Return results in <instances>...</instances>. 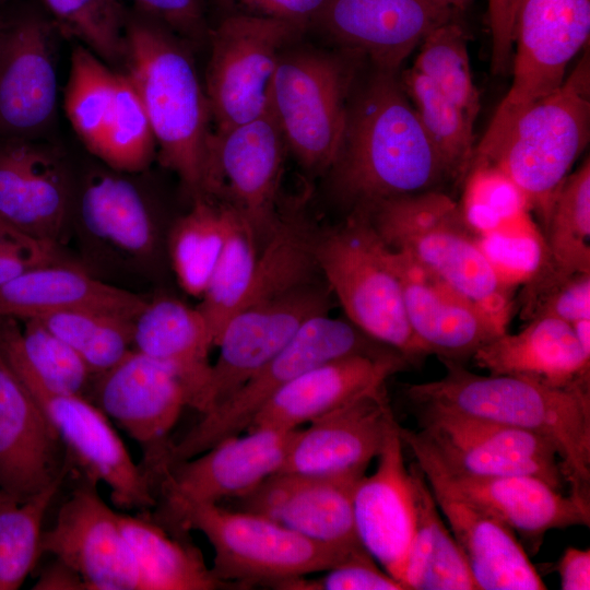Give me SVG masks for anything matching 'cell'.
<instances>
[{
  "instance_id": "1",
  "label": "cell",
  "mask_w": 590,
  "mask_h": 590,
  "mask_svg": "<svg viewBox=\"0 0 590 590\" xmlns=\"http://www.w3.org/2000/svg\"><path fill=\"white\" fill-rule=\"evenodd\" d=\"M333 188L353 211L390 198L438 190L451 179L397 73L377 70L347 106L332 166Z\"/></svg>"
},
{
  "instance_id": "2",
  "label": "cell",
  "mask_w": 590,
  "mask_h": 590,
  "mask_svg": "<svg viewBox=\"0 0 590 590\" xmlns=\"http://www.w3.org/2000/svg\"><path fill=\"white\" fill-rule=\"evenodd\" d=\"M438 380L410 385L415 409L463 413L538 434L550 440L569 494L590 503V387H553L533 379L482 376L440 358Z\"/></svg>"
},
{
  "instance_id": "3",
  "label": "cell",
  "mask_w": 590,
  "mask_h": 590,
  "mask_svg": "<svg viewBox=\"0 0 590 590\" xmlns=\"http://www.w3.org/2000/svg\"><path fill=\"white\" fill-rule=\"evenodd\" d=\"M123 71L146 111L161 164L196 198L205 193L211 114L180 39L156 20L129 13Z\"/></svg>"
},
{
  "instance_id": "4",
  "label": "cell",
  "mask_w": 590,
  "mask_h": 590,
  "mask_svg": "<svg viewBox=\"0 0 590 590\" xmlns=\"http://www.w3.org/2000/svg\"><path fill=\"white\" fill-rule=\"evenodd\" d=\"M359 212L390 248L408 253L507 331L514 286L499 274L453 199L429 190L382 200Z\"/></svg>"
},
{
  "instance_id": "5",
  "label": "cell",
  "mask_w": 590,
  "mask_h": 590,
  "mask_svg": "<svg viewBox=\"0 0 590 590\" xmlns=\"http://www.w3.org/2000/svg\"><path fill=\"white\" fill-rule=\"evenodd\" d=\"M589 138L587 51L558 87L526 106L489 149L473 156L470 169H497L518 188L544 225L555 192Z\"/></svg>"
},
{
  "instance_id": "6",
  "label": "cell",
  "mask_w": 590,
  "mask_h": 590,
  "mask_svg": "<svg viewBox=\"0 0 590 590\" xmlns=\"http://www.w3.org/2000/svg\"><path fill=\"white\" fill-rule=\"evenodd\" d=\"M166 514L179 530L204 534L214 551L211 571L226 586L278 589L286 581L326 571L365 550L320 543L260 515L219 504L166 505Z\"/></svg>"
},
{
  "instance_id": "7",
  "label": "cell",
  "mask_w": 590,
  "mask_h": 590,
  "mask_svg": "<svg viewBox=\"0 0 590 590\" xmlns=\"http://www.w3.org/2000/svg\"><path fill=\"white\" fill-rule=\"evenodd\" d=\"M314 250L347 320L411 365L427 356L409 324L390 247L365 213L353 211L345 223L316 237Z\"/></svg>"
},
{
  "instance_id": "8",
  "label": "cell",
  "mask_w": 590,
  "mask_h": 590,
  "mask_svg": "<svg viewBox=\"0 0 590 590\" xmlns=\"http://www.w3.org/2000/svg\"><path fill=\"white\" fill-rule=\"evenodd\" d=\"M0 349L60 437L76 468L104 482L116 508L146 512L155 485L137 464L109 417L90 399L52 390L34 371L21 344V324L0 319Z\"/></svg>"
},
{
  "instance_id": "9",
  "label": "cell",
  "mask_w": 590,
  "mask_h": 590,
  "mask_svg": "<svg viewBox=\"0 0 590 590\" xmlns=\"http://www.w3.org/2000/svg\"><path fill=\"white\" fill-rule=\"evenodd\" d=\"M393 351L347 319L331 317L329 312L316 315L233 394L202 414L203 417L178 442H172L165 463L169 467L187 460L223 439L246 432L274 393L316 366L347 356L381 355Z\"/></svg>"
},
{
  "instance_id": "10",
  "label": "cell",
  "mask_w": 590,
  "mask_h": 590,
  "mask_svg": "<svg viewBox=\"0 0 590 590\" xmlns=\"http://www.w3.org/2000/svg\"><path fill=\"white\" fill-rule=\"evenodd\" d=\"M352 72L340 58L319 51L280 56L268 109L288 149L307 170H329L346 118Z\"/></svg>"
},
{
  "instance_id": "11",
  "label": "cell",
  "mask_w": 590,
  "mask_h": 590,
  "mask_svg": "<svg viewBox=\"0 0 590 590\" xmlns=\"http://www.w3.org/2000/svg\"><path fill=\"white\" fill-rule=\"evenodd\" d=\"M300 30L282 20L241 13L224 17L209 32L205 95L215 132L267 111L281 49Z\"/></svg>"
},
{
  "instance_id": "12",
  "label": "cell",
  "mask_w": 590,
  "mask_h": 590,
  "mask_svg": "<svg viewBox=\"0 0 590 590\" xmlns=\"http://www.w3.org/2000/svg\"><path fill=\"white\" fill-rule=\"evenodd\" d=\"M399 433L422 469L465 556L477 590L546 589L515 532L448 482L425 436L401 426Z\"/></svg>"
},
{
  "instance_id": "13",
  "label": "cell",
  "mask_w": 590,
  "mask_h": 590,
  "mask_svg": "<svg viewBox=\"0 0 590 590\" xmlns=\"http://www.w3.org/2000/svg\"><path fill=\"white\" fill-rule=\"evenodd\" d=\"M416 411L420 432L450 470L477 476L534 475L556 489L563 488L557 451L546 438L463 413Z\"/></svg>"
},
{
  "instance_id": "14",
  "label": "cell",
  "mask_w": 590,
  "mask_h": 590,
  "mask_svg": "<svg viewBox=\"0 0 590 590\" xmlns=\"http://www.w3.org/2000/svg\"><path fill=\"white\" fill-rule=\"evenodd\" d=\"M90 400L139 444L143 452L140 464L156 485L172 445L169 434L187 406L176 375L132 349L96 375Z\"/></svg>"
},
{
  "instance_id": "15",
  "label": "cell",
  "mask_w": 590,
  "mask_h": 590,
  "mask_svg": "<svg viewBox=\"0 0 590 590\" xmlns=\"http://www.w3.org/2000/svg\"><path fill=\"white\" fill-rule=\"evenodd\" d=\"M79 472V482L61 504L55 523L43 530L42 554L54 555L75 571L88 590H140L118 512L99 496L98 481Z\"/></svg>"
},
{
  "instance_id": "16",
  "label": "cell",
  "mask_w": 590,
  "mask_h": 590,
  "mask_svg": "<svg viewBox=\"0 0 590 590\" xmlns=\"http://www.w3.org/2000/svg\"><path fill=\"white\" fill-rule=\"evenodd\" d=\"M2 14L0 138L42 139L56 117V28L32 11Z\"/></svg>"
},
{
  "instance_id": "17",
  "label": "cell",
  "mask_w": 590,
  "mask_h": 590,
  "mask_svg": "<svg viewBox=\"0 0 590 590\" xmlns=\"http://www.w3.org/2000/svg\"><path fill=\"white\" fill-rule=\"evenodd\" d=\"M331 291L318 281L243 305L225 324L212 364L209 412L268 363L311 317L328 312ZM203 413V414H204Z\"/></svg>"
},
{
  "instance_id": "18",
  "label": "cell",
  "mask_w": 590,
  "mask_h": 590,
  "mask_svg": "<svg viewBox=\"0 0 590 590\" xmlns=\"http://www.w3.org/2000/svg\"><path fill=\"white\" fill-rule=\"evenodd\" d=\"M285 150L269 109L211 134L204 194L225 197L248 220L258 239H266L280 217L275 204Z\"/></svg>"
},
{
  "instance_id": "19",
  "label": "cell",
  "mask_w": 590,
  "mask_h": 590,
  "mask_svg": "<svg viewBox=\"0 0 590 590\" xmlns=\"http://www.w3.org/2000/svg\"><path fill=\"white\" fill-rule=\"evenodd\" d=\"M296 429L255 427L246 435L223 439L169 465L157 489L166 505L219 504L243 497L280 470Z\"/></svg>"
},
{
  "instance_id": "20",
  "label": "cell",
  "mask_w": 590,
  "mask_h": 590,
  "mask_svg": "<svg viewBox=\"0 0 590 590\" xmlns=\"http://www.w3.org/2000/svg\"><path fill=\"white\" fill-rule=\"evenodd\" d=\"M386 386L297 428L276 473L363 476L396 424Z\"/></svg>"
},
{
  "instance_id": "21",
  "label": "cell",
  "mask_w": 590,
  "mask_h": 590,
  "mask_svg": "<svg viewBox=\"0 0 590 590\" xmlns=\"http://www.w3.org/2000/svg\"><path fill=\"white\" fill-rule=\"evenodd\" d=\"M74 192L59 152L42 139L0 138V217L51 247L62 236Z\"/></svg>"
},
{
  "instance_id": "22",
  "label": "cell",
  "mask_w": 590,
  "mask_h": 590,
  "mask_svg": "<svg viewBox=\"0 0 590 590\" xmlns=\"http://www.w3.org/2000/svg\"><path fill=\"white\" fill-rule=\"evenodd\" d=\"M74 469L57 432L0 349V489L24 500Z\"/></svg>"
},
{
  "instance_id": "23",
  "label": "cell",
  "mask_w": 590,
  "mask_h": 590,
  "mask_svg": "<svg viewBox=\"0 0 590 590\" xmlns=\"http://www.w3.org/2000/svg\"><path fill=\"white\" fill-rule=\"evenodd\" d=\"M361 477L274 473L236 498V509L266 517L317 542L358 551L364 547L356 534L352 500Z\"/></svg>"
},
{
  "instance_id": "24",
  "label": "cell",
  "mask_w": 590,
  "mask_h": 590,
  "mask_svg": "<svg viewBox=\"0 0 590 590\" xmlns=\"http://www.w3.org/2000/svg\"><path fill=\"white\" fill-rule=\"evenodd\" d=\"M390 250L409 324L427 355L463 363L504 333L473 302L408 253Z\"/></svg>"
},
{
  "instance_id": "25",
  "label": "cell",
  "mask_w": 590,
  "mask_h": 590,
  "mask_svg": "<svg viewBox=\"0 0 590 590\" xmlns=\"http://www.w3.org/2000/svg\"><path fill=\"white\" fill-rule=\"evenodd\" d=\"M456 13L430 0H329L314 23L366 54L377 70L397 73L427 34Z\"/></svg>"
},
{
  "instance_id": "26",
  "label": "cell",
  "mask_w": 590,
  "mask_h": 590,
  "mask_svg": "<svg viewBox=\"0 0 590 590\" xmlns=\"http://www.w3.org/2000/svg\"><path fill=\"white\" fill-rule=\"evenodd\" d=\"M399 426L396 423L388 432L376 471L356 483L352 504L362 546L401 582L415 527V509Z\"/></svg>"
},
{
  "instance_id": "27",
  "label": "cell",
  "mask_w": 590,
  "mask_h": 590,
  "mask_svg": "<svg viewBox=\"0 0 590 590\" xmlns=\"http://www.w3.org/2000/svg\"><path fill=\"white\" fill-rule=\"evenodd\" d=\"M411 364L399 352L354 355L327 362L299 375L255 415L249 428L296 429L354 399L386 386Z\"/></svg>"
},
{
  "instance_id": "28",
  "label": "cell",
  "mask_w": 590,
  "mask_h": 590,
  "mask_svg": "<svg viewBox=\"0 0 590 590\" xmlns=\"http://www.w3.org/2000/svg\"><path fill=\"white\" fill-rule=\"evenodd\" d=\"M432 448L448 482L519 534L532 553L540 550L544 535L552 529L590 524V503L569 493L564 495L538 476L460 473L447 468Z\"/></svg>"
},
{
  "instance_id": "29",
  "label": "cell",
  "mask_w": 590,
  "mask_h": 590,
  "mask_svg": "<svg viewBox=\"0 0 590 590\" xmlns=\"http://www.w3.org/2000/svg\"><path fill=\"white\" fill-rule=\"evenodd\" d=\"M213 346L203 315L174 297L146 300L133 320V349L168 367L182 385L187 406L202 414L209 403Z\"/></svg>"
},
{
  "instance_id": "30",
  "label": "cell",
  "mask_w": 590,
  "mask_h": 590,
  "mask_svg": "<svg viewBox=\"0 0 590 590\" xmlns=\"http://www.w3.org/2000/svg\"><path fill=\"white\" fill-rule=\"evenodd\" d=\"M492 375L524 377L553 387H590V354L571 324L553 317L528 321L518 333L504 332L471 357Z\"/></svg>"
},
{
  "instance_id": "31",
  "label": "cell",
  "mask_w": 590,
  "mask_h": 590,
  "mask_svg": "<svg viewBox=\"0 0 590 590\" xmlns=\"http://www.w3.org/2000/svg\"><path fill=\"white\" fill-rule=\"evenodd\" d=\"M108 167L86 175L75 200L79 223L94 241L138 262L152 260L158 231L140 187Z\"/></svg>"
},
{
  "instance_id": "32",
  "label": "cell",
  "mask_w": 590,
  "mask_h": 590,
  "mask_svg": "<svg viewBox=\"0 0 590 590\" xmlns=\"http://www.w3.org/2000/svg\"><path fill=\"white\" fill-rule=\"evenodd\" d=\"M146 300L85 271L47 263L0 285V319L19 321L69 309H94L134 320Z\"/></svg>"
},
{
  "instance_id": "33",
  "label": "cell",
  "mask_w": 590,
  "mask_h": 590,
  "mask_svg": "<svg viewBox=\"0 0 590 590\" xmlns=\"http://www.w3.org/2000/svg\"><path fill=\"white\" fill-rule=\"evenodd\" d=\"M415 527L401 583L412 590H477L465 556L446 527L427 480L415 460L409 465Z\"/></svg>"
},
{
  "instance_id": "34",
  "label": "cell",
  "mask_w": 590,
  "mask_h": 590,
  "mask_svg": "<svg viewBox=\"0 0 590 590\" xmlns=\"http://www.w3.org/2000/svg\"><path fill=\"white\" fill-rule=\"evenodd\" d=\"M118 518L138 569L140 590L227 588L192 544L173 538L148 517L118 512Z\"/></svg>"
},
{
  "instance_id": "35",
  "label": "cell",
  "mask_w": 590,
  "mask_h": 590,
  "mask_svg": "<svg viewBox=\"0 0 590 590\" xmlns=\"http://www.w3.org/2000/svg\"><path fill=\"white\" fill-rule=\"evenodd\" d=\"M228 202L198 196L191 209L170 227L167 247L179 286L200 298L222 251L227 227Z\"/></svg>"
},
{
  "instance_id": "36",
  "label": "cell",
  "mask_w": 590,
  "mask_h": 590,
  "mask_svg": "<svg viewBox=\"0 0 590 590\" xmlns=\"http://www.w3.org/2000/svg\"><path fill=\"white\" fill-rule=\"evenodd\" d=\"M257 243L258 237L248 220L228 202L224 245L197 306L215 345L250 288L258 258Z\"/></svg>"
},
{
  "instance_id": "37",
  "label": "cell",
  "mask_w": 590,
  "mask_h": 590,
  "mask_svg": "<svg viewBox=\"0 0 590 590\" xmlns=\"http://www.w3.org/2000/svg\"><path fill=\"white\" fill-rule=\"evenodd\" d=\"M544 258L564 273H590V162L555 192L544 223Z\"/></svg>"
},
{
  "instance_id": "38",
  "label": "cell",
  "mask_w": 590,
  "mask_h": 590,
  "mask_svg": "<svg viewBox=\"0 0 590 590\" xmlns=\"http://www.w3.org/2000/svg\"><path fill=\"white\" fill-rule=\"evenodd\" d=\"M400 81L451 179L464 180L476 146L474 122L413 68L405 70Z\"/></svg>"
},
{
  "instance_id": "39",
  "label": "cell",
  "mask_w": 590,
  "mask_h": 590,
  "mask_svg": "<svg viewBox=\"0 0 590 590\" xmlns=\"http://www.w3.org/2000/svg\"><path fill=\"white\" fill-rule=\"evenodd\" d=\"M71 472L24 500L0 489V590L19 589L43 555L45 515Z\"/></svg>"
},
{
  "instance_id": "40",
  "label": "cell",
  "mask_w": 590,
  "mask_h": 590,
  "mask_svg": "<svg viewBox=\"0 0 590 590\" xmlns=\"http://www.w3.org/2000/svg\"><path fill=\"white\" fill-rule=\"evenodd\" d=\"M119 71L82 45L71 54L64 110L76 135L94 154L116 105Z\"/></svg>"
},
{
  "instance_id": "41",
  "label": "cell",
  "mask_w": 590,
  "mask_h": 590,
  "mask_svg": "<svg viewBox=\"0 0 590 590\" xmlns=\"http://www.w3.org/2000/svg\"><path fill=\"white\" fill-rule=\"evenodd\" d=\"M56 31L78 40L106 64L123 71L128 9L122 0H43Z\"/></svg>"
},
{
  "instance_id": "42",
  "label": "cell",
  "mask_w": 590,
  "mask_h": 590,
  "mask_svg": "<svg viewBox=\"0 0 590 590\" xmlns=\"http://www.w3.org/2000/svg\"><path fill=\"white\" fill-rule=\"evenodd\" d=\"M420 47L412 68L474 122L481 99L472 76L463 25L456 16L428 33Z\"/></svg>"
},
{
  "instance_id": "43",
  "label": "cell",
  "mask_w": 590,
  "mask_h": 590,
  "mask_svg": "<svg viewBox=\"0 0 590 590\" xmlns=\"http://www.w3.org/2000/svg\"><path fill=\"white\" fill-rule=\"evenodd\" d=\"M40 320L99 375L133 349V320L94 309H69Z\"/></svg>"
},
{
  "instance_id": "44",
  "label": "cell",
  "mask_w": 590,
  "mask_h": 590,
  "mask_svg": "<svg viewBox=\"0 0 590 590\" xmlns=\"http://www.w3.org/2000/svg\"><path fill=\"white\" fill-rule=\"evenodd\" d=\"M155 148L142 101L127 73L119 71L115 110L93 155L111 169L133 174L150 165Z\"/></svg>"
},
{
  "instance_id": "45",
  "label": "cell",
  "mask_w": 590,
  "mask_h": 590,
  "mask_svg": "<svg viewBox=\"0 0 590 590\" xmlns=\"http://www.w3.org/2000/svg\"><path fill=\"white\" fill-rule=\"evenodd\" d=\"M520 316L526 321L553 317L569 324L590 319V273H564L543 256L523 286Z\"/></svg>"
},
{
  "instance_id": "46",
  "label": "cell",
  "mask_w": 590,
  "mask_h": 590,
  "mask_svg": "<svg viewBox=\"0 0 590 590\" xmlns=\"http://www.w3.org/2000/svg\"><path fill=\"white\" fill-rule=\"evenodd\" d=\"M21 344L34 371L56 391L90 399L96 375L85 361L40 320H21Z\"/></svg>"
},
{
  "instance_id": "47",
  "label": "cell",
  "mask_w": 590,
  "mask_h": 590,
  "mask_svg": "<svg viewBox=\"0 0 590 590\" xmlns=\"http://www.w3.org/2000/svg\"><path fill=\"white\" fill-rule=\"evenodd\" d=\"M283 590H405L379 568L371 555L363 550L317 578L300 577L282 583Z\"/></svg>"
},
{
  "instance_id": "48",
  "label": "cell",
  "mask_w": 590,
  "mask_h": 590,
  "mask_svg": "<svg viewBox=\"0 0 590 590\" xmlns=\"http://www.w3.org/2000/svg\"><path fill=\"white\" fill-rule=\"evenodd\" d=\"M135 10L156 20L180 39L198 44L208 34L200 0H132Z\"/></svg>"
},
{
  "instance_id": "49",
  "label": "cell",
  "mask_w": 590,
  "mask_h": 590,
  "mask_svg": "<svg viewBox=\"0 0 590 590\" xmlns=\"http://www.w3.org/2000/svg\"><path fill=\"white\" fill-rule=\"evenodd\" d=\"M55 261V247L0 231V285L24 271Z\"/></svg>"
},
{
  "instance_id": "50",
  "label": "cell",
  "mask_w": 590,
  "mask_h": 590,
  "mask_svg": "<svg viewBox=\"0 0 590 590\" xmlns=\"http://www.w3.org/2000/svg\"><path fill=\"white\" fill-rule=\"evenodd\" d=\"M520 0H487L491 32V67L495 74L510 66L514 49V30Z\"/></svg>"
},
{
  "instance_id": "51",
  "label": "cell",
  "mask_w": 590,
  "mask_h": 590,
  "mask_svg": "<svg viewBox=\"0 0 590 590\" xmlns=\"http://www.w3.org/2000/svg\"><path fill=\"white\" fill-rule=\"evenodd\" d=\"M251 14L292 23L299 28L314 23L329 0H235Z\"/></svg>"
},
{
  "instance_id": "52",
  "label": "cell",
  "mask_w": 590,
  "mask_h": 590,
  "mask_svg": "<svg viewBox=\"0 0 590 590\" xmlns=\"http://www.w3.org/2000/svg\"><path fill=\"white\" fill-rule=\"evenodd\" d=\"M556 570L563 590L590 589V551L567 547L560 556Z\"/></svg>"
},
{
  "instance_id": "53",
  "label": "cell",
  "mask_w": 590,
  "mask_h": 590,
  "mask_svg": "<svg viewBox=\"0 0 590 590\" xmlns=\"http://www.w3.org/2000/svg\"><path fill=\"white\" fill-rule=\"evenodd\" d=\"M56 560L47 566L40 574L38 581L33 589H74L86 590L81 577L63 563Z\"/></svg>"
},
{
  "instance_id": "54",
  "label": "cell",
  "mask_w": 590,
  "mask_h": 590,
  "mask_svg": "<svg viewBox=\"0 0 590 590\" xmlns=\"http://www.w3.org/2000/svg\"><path fill=\"white\" fill-rule=\"evenodd\" d=\"M582 349L590 354V319L571 324Z\"/></svg>"
},
{
  "instance_id": "55",
  "label": "cell",
  "mask_w": 590,
  "mask_h": 590,
  "mask_svg": "<svg viewBox=\"0 0 590 590\" xmlns=\"http://www.w3.org/2000/svg\"><path fill=\"white\" fill-rule=\"evenodd\" d=\"M430 1L439 7L457 12L458 10L463 9L472 0H430Z\"/></svg>"
},
{
  "instance_id": "56",
  "label": "cell",
  "mask_w": 590,
  "mask_h": 590,
  "mask_svg": "<svg viewBox=\"0 0 590 590\" xmlns=\"http://www.w3.org/2000/svg\"><path fill=\"white\" fill-rule=\"evenodd\" d=\"M0 231L2 232H7V233H11V234H16L19 233L17 229H15L13 226H11L10 224H8L4 220H2L0 217Z\"/></svg>"
},
{
  "instance_id": "57",
  "label": "cell",
  "mask_w": 590,
  "mask_h": 590,
  "mask_svg": "<svg viewBox=\"0 0 590 590\" xmlns=\"http://www.w3.org/2000/svg\"><path fill=\"white\" fill-rule=\"evenodd\" d=\"M9 0H0V8H3V5L8 2Z\"/></svg>"
},
{
  "instance_id": "58",
  "label": "cell",
  "mask_w": 590,
  "mask_h": 590,
  "mask_svg": "<svg viewBox=\"0 0 590 590\" xmlns=\"http://www.w3.org/2000/svg\"><path fill=\"white\" fill-rule=\"evenodd\" d=\"M2 19H3V14H2V8L0 9V27H1V24H2Z\"/></svg>"
}]
</instances>
